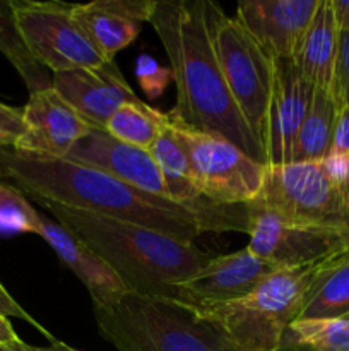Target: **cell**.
I'll list each match as a JSON object with an SVG mask.
<instances>
[{
	"label": "cell",
	"mask_w": 349,
	"mask_h": 351,
	"mask_svg": "<svg viewBox=\"0 0 349 351\" xmlns=\"http://www.w3.org/2000/svg\"><path fill=\"white\" fill-rule=\"evenodd\" d=\"M17 26L33 57L51 74L106 64L84 33L74 3L10 0Z\"/></svg>",
	"instance_id": "9"
},
{
	"label": "cell",
	"mask_w": 349,
	"mask_h": 351,
	"mask_svg": "<svg viewBox=\"0 0 349 351\" xmlns=\"http://www.w3.org/2000/svg\"><path fill=\"white\" fill-rule=\"evenodd\" d=\"M23 113L24 134L12 147L21 153L65 158L91 130V125L53 88L29 95Z\"/></svg>",
	"instance_id": "14"
},
{
	"label": "cell",
	"mask_w": 349,
	"mask_h": 351,
	"mask_svg": "<svg viewBox=\"0 0 349 351\" xmlns=\"http://www.w3.org/2000/svg\"><path fill=\"white\" fill-rule=\"evenodd\" d=\"M65 160L96 168L156 197L170 199L166 180L149 149L115 139L103 129L91 127Z\"/></svg>",
	"instance_id": "13"
},
{
	"label": "cell",
	"mask_w": 349,
	"mask_h": 351,
	"mask_svg": "<svg viewBox=\"0 0 349 351\" xmlns=\"http://www.w3.org/2000/svg\"><path fill=\"white\" fill-rule=\"evenodd\" d=\"M23 134V108H14L0 103V147H16Z\"/></svg>",
	"instance_id": "29"
},
{
	"label": "cell",
	"mask_w": 349,
	"mask_h": 351,
	"mask_svg": "<svg viewBox=\"0 0 349 351\" xmlns=\"http://www.w3.org/2000/svg\"><path fill=\"white\" fill-rule=\"evenodd\" d=\"M7 346H9L12 351H79V350L72 348V346L65 345V343L57 341V339H55V341H51V345H48V346H31V345H27V343H24L23 339H19V341H16V343H10V345H7Z\"/></svg>",
	"instance_id": "33"
},
{
	"label": "cell",
	"mask_w": 349,
	"mask_h": 351,
	"mask_svg": "<svg viewBox=\"0 0 349 351\" xmlns=\"http://www.w3.org/2000/svg\"><path fill=\"white\" fill-rule=\"evenodd\" d=\"M170 127L183 146L198 194L222 206L250 204L259 195L266 165L212 134L198 132L168 112Z\"/></svg>",
	"instance_id": "8"
},
{
	"label": "cell",
	"mask_w": 349,
	"mask_h": 351,
	"mask_svg": "<svg viewBox=\"0 0 349 351\" xmlns=\"http://www.w3.org/2000/svg\"><path fill=\"white\" fill-rule=\"evenodd\" d=\"M19 339L21 338L17 336V332L14 331L9 319L0 315V343H3V345H10V343H16L19 341Z\"/></svg>",
	"instance_id": "35"
},
{
	"label": "cell",
	"mask_w": 349,
	"mask_h": 351,
	"mask_svg": "<svg viewBox=\"0 0 349 351\" xmlns=\"http://www.w3.org/2000/svg\"><path fill=\"white\" fill-rule=\"evenodd\" d=\"M279 351H349V319H298L286 328Z\"/></svg>",
	"instance_id": "24"
},
{
	"label": "cell",
	"mask_w": 349,
	"mask_h": 351,
	"mask_svg": "<svg viewBox=\"0 0 349 351\" xmlns=\"http://www.w3.org/2000/svg\"><path fill=\"white\" fill-rule=\"evenodd\" d=\"M246 233L250 252L277 269L310 266L349 252L348 233L298 225L253 204H246Z\"/></svg>",
	"instance_id": "10"
},
{
	"label": "cell",
	"mask_w": 349,
	"mask_h": 351,
	"mask_svg": "<svg viewBox=\"0 0 349 351\" xmlns=\"http://www.w3.org/2000/svg\"><path fill=\"white\" fill-rule=\"evenodd\" d=\"M216 55L229 91L248 125L263 144L267 110L274 82V60L266 48L221 5L211 0Z\"/></svg>",
	"instance_id": "6"
},
{
	"label": "cell",
	"mask_w": 349,
	"mask_h": 351,
	"mask_svg": "<svg viewBox=\"0 0 349 351\" xmlns=\"http://www.w3.org/2000/svg\"><path fill=\"white\" fill-rule=\"evenodd\" d=\"M332 96L337 110L349 103V24L339 29L337 55H335L334 81H332Z\"/></svg>",
	"instance_id": "27"
},
{
	"label": "cell",
	"mask_w": 349,
	"mask_h": 351,
	"mask_svg": "<svg viewBox=\"0 0 349 351\" xmlns=\"http://www.w3.org/2000/svg\"><path fill=\"white\" fill-rule=\"evenodd\" d=\"M0 315H3V317H7V319L9 317L21 319V321H24V322H27V324L33 326L34 329H38V331H40L44 338H48L50 341H55L53 335H51V332H48L47 329H44L43 326L36 321V319L31 317V315L27 314V312L24 311V308L21 307L16 300H14L12 295H10L5 288H3L2 283H0Z\"/></svg>",
	"instance_id": "31"
},
{
	"label": "cell",
	"mask_w": 349,
	"mask_h": 351,
	"mask_svg": "<svg viewBox=\"0 0 349 351\" xmlns=\"http://www.w3.org/2000/svg\"><path fill=\"white\" fill-rule=\"evenodd\" d=\"M99 335L118 351H235L190 307L164 297L127 291L92 305Z\"/></svg>",
	"instance_id": "4"
},
{
	"label": "cell",
	"mask_w": 349,
	"mask_h": 351,
	"mask_svg": "<svg viewBox=\"0 0 349 351\" xmlns=\"http://www.w3.org/2000/svg\"><path fill=\"white\" fill-rule=\"evenodd\" d=\"M315 88L291 58L274 60V82L267 110L263 149L267 167L291 163L294 137L307 117Z\"/></svg>",
	"instance_id": "12"
},
{
	"label": "cell",
	"mask_w": 349,
	"mask_h": 351,
	"mask_svg": "<svg viewBox=\"0 0 349 351\" xmlns=\"http://www.w3.org/2000/svg\"><path fill=\"white\" fill-rule=\"evenodd\" d=\"M250 204L298 225L349 235V209L320 161L267 167L262 189Z\"/></svg>",
	"instance_id": "7"
},
{
	"label": "cell",
	"mask_w": 349,
	"mask_h": 351,
	"mask_svg": "<svg viewBox=\"0 0 349 351\" xmlns=\"http://www.w3.org/2000/svg\"><path fill=\"white\" fill-rule=\"evenodd\" d=\"M43 216L16 187L0 182V230L40 235Z\"/></svg>",
	"instance_id": "26"
},
{
	"label": "cell",
	"mask_w": 349,
	"mask_h": 351,
	"mask_svg": "<svg viewBox=\"0 0 349 351\" xmlns=\"http://www.w3.org/2000/svg\"><path fill=\"white\" fill-rule=\"evenodd\" d=\"M339 29L332 14L331 0L318 2L315 16L298 43L294 65L313 88L332 89Z\"/></svg>",
	"instance_id": "19"
},
{
	"label": "cell",
	"mask_w": 349,
	"mask_h": 351,
	"mask_svg": "<svg viewBox=\"0 0 349 351\" xmlns=\"http://www.w3.org/2000/svg\"><path fill=\"white\" fill-rule=\"evenodd\" d=\"M89 291L92 305H106L129 291L115 271L79 237L43 216L40 235Z\"/></svg>",
	"instance_id": "18"
},
{
	"label": "cell",
	"mask_w": 349,
	"mask_h": 351,
	"mask_svg": "<svg viewBox=\"0 0 349 351\" xmlns=\"http://www.w3.org/2000/svg\"><path fill=\"white\" fill-rule=\"evenodd\" d=\"M320 0H252L236 5V21L274 58H293Z\"/></svg>",
	"instance_id": "16"
},
{
	"label": "cell",
	"mask_w": 349,
	"mask_h": 351,
	"mask_svg": "<svg viewBox=\"0 0 349 351\" xmlns=\"http://www.w3.org/2000/svg\"><path fill=\"white\" fill-rule=\"evenodd\" d=\"M334 259L276 269L240 300L192 311L211 324L235 351H279L284 331L298 319L311 283Z\"/></svg>",
	"instance_id": "5"
},
{
	"label": "cell",
	"mask_w": 349,
	"mask_h": 351,
	"mask_svg": "<svg viewBox=\"0 0 349 351\" xmlns=\"http://www.w3.org/2000/svg\"><path fill=\"white\" fill-rule=\"evenodd\" d=\"M166 127L168 113H161L147 103L139 101L120 106L109 117L103 130L123 143L149 149Z\"/></svg>",
	"instance_id": "25"
},
{
	"label": "cell",
	"mask_w": 349,
	"mask_h": 351,
	"mask_svg": "<svg viewBox=\"0 0 349 351\" xmlns=\"http://www.w3.org/2000/svg\"><path fill=\"white\" fill-rule=\"evenodd\" d=\"M57 223L88 243L129 291L151 297H177V287L197 273L211 256L194 242L58 204H43Z\"/></svg>",
	"instance_id": "3"
},
{
	"label": "cell",
	"mask_w": 349,
	"mask_h": 351,
	"mask_svg": "<svg viewBox=\"0 0 349 351\" xmlns=\"http://www.w3.org/2000/svg\"><path fill=\"white\" fill-rule=\"evenodd\" d=\"M277 267L250 252L211 257L201 269L177 287L174 300L194 311L219 307L252 293Z\"/></svg>",
	"instance_id": "11"
},
{
	"label": "cell",
	"mask_w": 349,
	"mask_h": 351,
	"mask_svg": "<svg viewBox=\"0 0 349 351\" xmlns=\"http://www.w3.org/2000/svg\"><path fill=\"white\" fill-rule=\"evenodd\" d=\"M331 7L337 29H342L349 24V0H331Z\"/></svg>",
	"instance_id": "34"
},
{
	"label": "cell",
	"mask_w": 349,
	"mask_h": 351,
	"mask_svg": "<svg viewBox=\"0 0 349 351\" xmlns=\"http://www.w3.org/2000/svg\"><path fill=\"white\" fill-rule=\"evenodd\" d=\"M149 24L177 84L171 115L190 129L229 141L267 167L266 149L240 112L216 55L211 0H156Z\"/></svg>",
	"instance_id": "2"
},
{
	"label": "cell",
	"mask_w": 349,
	"mask_h": 351,
	"mask_svg": "<svg viewBox=\"0 0 349 351\" xmlns=\"http://www.w3.org/2000/svg\"><path fill=\"white\" fill-rule=\"evenodd\" d=\"M298 319H349V252L322 269L305 297Z\"/></svg>",
	"instance_id": "21"
},
{
	"label": "cell",
	"mask_w": 349,
	"mask_h": 351,
	"mask_svg": "<svg viewBox=\"0 0 349 351\" xmlns=\"http://www.w3.org/2000/svg\"><path fill=\"white\" fill-rule=\"evenodd\" d=\"M0 182L12 185L41 206L58 204L129 221L187 242L207 232L246 233V204L185 206L65 158L0 147Z\"/></svg>",
	"instance_id": "1"
},
{
	"label": "cell",
	"mask_w": 349,
	"mask_h": 351,
	"mask_svg": "<svg viewBox=\"0 0 349 351\" xmlns=\"http://www.w3.org/2000/svg\"><path fill=\"white\" fill-rule=\"evenodd\" d=\"M0 351H12V350H10L7 345H3V343H0Z\"/></svg>",
	"instance_id": "36"
},
{
	"label": "cell",
	"mask_w": 349,
	"mask_h": 351,
	"mask_svg": "<svg viewBox=\"0 0 349 351\" xmlns=\"http://www.w3.org/2000/svg\"><path fill=\"white\" fill-rule=\"evenodd\" d=\"M0 51L21 75L29 95L51 88L53 74L44 69L27 48L10 0H0Z\"/></svg>",
	"instance_id": "23"
},
{
	"label": "cell",
	"mask_w": 349,
	"mask_h": 351,
	"mask_svg": "<svg viewBox=\"0 0 349 351\" xmlns=\"http://www.w3.org/2000/svg\"><path fill=\"white\" fill-rule=\"evenodd\" d=\"M337 105L327 89L315 88L307 117L294 137L291 163L322 161L331 154Z\"/></svg>",
	"instance_id": "20"
},
{
	"label": "cell",
	"mask_w": 349,
	"mask_h": 351,
	"mask_svg": "<svg viewBox=\"0 0 349 351\" xmlns=\"http://www.w3.org/2000/svg\"><path fill=\"white\" fill-rule=\"evenodd\" d=\"M331 153L349 154V103L337 110V119H335Z\"/></svg>",
	"instance_id": "32"
},
{
	"label": "cell",
	"mask_w": 349,
	"mask_h": 351,
	"mask_svg": "<svg viewBox=\"0 0 349 351\" xmlns=\"http://www.w3.org/2000/svg\"><path fill=\"white\" fill-rule=\"evenodd\" d=\"M135 74L139 79L140 86H142L144 91L149 96H157L159 93H163V89L166 88L168 81L173 79L170 69H164L157 64L154 58L142 55L139 57L135 65Z\"/></svg>",
	"instance_id": "28"
},
{
	"label": "cell",
	"mask_w": 349,
	"mask_h": 351,
	"mask_svg": "<svg viewBox=\"0 0 349 351\" xmlns=\"http://www.w3.org/2000/svg\"><path fill=\"white\" fill-rule=\"evenodd\" d=\"M156 0H94L74 3V14L96 50L113 60L116 53L139 36L149 23Z\"/></svg>",
	"instance_id": "17"
},
{
	"label": "cell",
	"mask_w": 349,
	"mask_h": 351,
	"mask_svg": "<svg viewBox=\"0 0 349 351\" xmlns=\"http://www.w3.org/2000/svg\"><path fill=\"white\" fill-rule=\"evenodd\" d=\"M51 88L96 129H103L120 106L142 101L113 60L94 69L53 74Z\"/></svg>",
	"instance_id": "15"
},
{
	"label": "cell",
	"mask_w": 349,
	"mask_h": 351,
	"mask_svg": "<svg viewBox=\"0 0 349 351\" xmlns=\"http://www.w3.org/2000/svg\"><path fill=\"white\" fill-rule=\"evenodd\" d=\"M320 163L349 209V154L331 153Z\"/></svg>",
	"instance_id": "30"
},
{
	"label": "cell",
	"mask_w": 349,
	"mask_h": 351,
	"mask_svg": "<svg viewBox=\"0 0 349 351\" xmlns=\"http://www.w3.org/2000/svg\"><path fill=\"white\" fill-rule=\"evenodd\" d=\"M149 153L166 180L171 201L185 206H194V208L211 204V201L202 197L195 189L188 158L185 154L183 146L171 130L170 120H168V127L164 129V132L149 147Z\"/></svg>",
	"instance_id": "22"
}]
</instances>
